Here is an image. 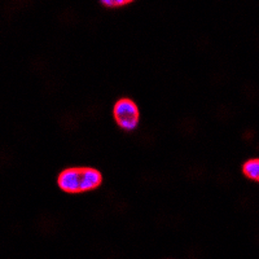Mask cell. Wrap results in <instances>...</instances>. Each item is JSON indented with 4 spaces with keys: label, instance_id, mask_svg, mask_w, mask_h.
<instances>
[{
    "label": "cell",
    "instance_id": "1",
    "mask_svg": "<svg viewBox=\"0 0 259 259\" xmlns=\"http://www.w3.org/2000/svg\"><path fill=\"white\" fill-rule=\"evenodd\" d=\"M103 182L99 170L94 167H69L61 171L57 178L60 188L69 193H80L97 188Z\"/></svg>",
    "mask_w": 259,
    "mask_h": 259
},
{
    "label": "cell",
    "instance_id": "2",
    "mask_svg": "<svg viewBox=\"0 0 259 259\" xmlns=\"http://www.w3.org/2000/svg\"><path fill=\"white\" fill-rule=\"evenodd\" d=\"M113 115L118 126L126 131H131L138 126L139 109L131 99H119L114 104Z\"/></svg>",
    "mask_w": 259,
    "mask_h": 259
},
{
    "label": "cell",
    "instance_id": "3",
    "mask_svg": "<svg viewBox=\"0 0 259 259\" xmlns=\"http://www.w3.org/2000/svg\"><path fill=\"white\" fill-rule=\"evenodd\" d=\"M242 172L246 178L259 183V158L249 159L242 166Z\"/></svg>",
    "mask_w": 259,
    "mask_h": 259
},
{
    "label": "cell",
    "instance_id": "4",
    "mask_svg": "<svg viewBox=\"0 0 259 259\" xmlns=\"http://www.w3.org/2000/svg\"><path fill=\"white\" fill-rule=\"evenodd\" d=\"M130 3V0H103L101 4L105 7H123Z\"/></svg>",
    "mask_w": 259,
    "mask_h": 259
}]
</instances>
